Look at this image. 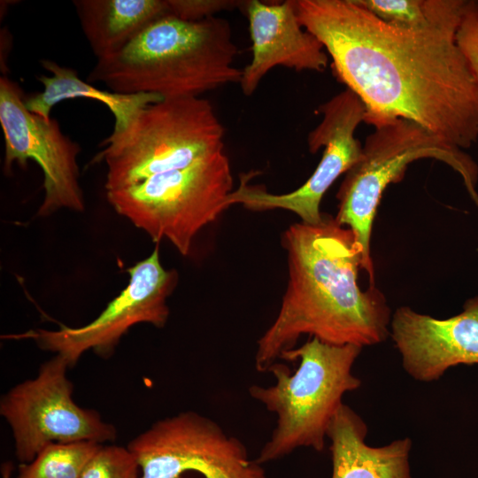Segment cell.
I'll use <instances>...</instances> for the list:
<instances>
[{
    "instance_id": "obj_15",
    "label": "cell",
    "mask_w": 478,
    "mask_h": 478,
    "mask_svg": "<svg viewBox=\"0 0 478 478\" xmlns=\"http://www.w3.org/2000/svg\"><path fill=\"white\" fill-rule=\"evenodd\" d=\"M367 433L362 417L343 404L328 431L331 478H413L410 465L411 438L372 446L366 442Z\"/></svg>"
},
{
    "instance_id": "obj_23",
    "label": "cell",
    "mask_w": 478,
    "mask_h": 478,
    "mask_svg": "<svg viewBox=\"0 0 478 478\" xmlns=\"http://www.w3.org/2000/svg\"><path fill=\"white\" fill-rule=\"evenodd\" d=\"M13 470L12 462L7 461L2 465L1 474L2 478H11Z\"/></svg>"
},
{
    "instance_id": "obj_8",
    "label": "cell",
    "mask_w": 478,
    "mask_h": 478,
    "mask_svg": "<svg viewBox=\"0 0 478 478\" xmlns=\"http://www.w3.org/2000/svg\"><path fill=\"white\" fill-rule=\"evenodd\" d=\"M68 368L65 358L55 354L42 364L35 378L19 382L1 397L0 414L12 429L20 464L33 461L51 443L115 441L112 424L73 401Z\"/></svg>"
},
{
    "instance_id": "obj_3",
    "label": "cell",
    "mask_w": 478,
    "mask_h": 478,
    "mask_svg": "<svg viewBox=\"0 0 478 478\" xmlns=\"http://www.w3.org/2000/svg\"><path fill=\"white\" fill-rule=\"evenodd\" d=\"M238 48L229 22L213 16L187 21L166 14L120 51L97 59L87 76L120 94L150 93L163 99L199 96L240 83Z\"/></svg>"
},
{
    "instance_id": "obj_12",
    "label": "cell",
    "mask_w": 478,
    "mask_h": 478,
    "mask_svg": "<svg viewBox=\"0 0 478 478\" xmlns=\"http://www.w3.org/2000/svg\"><path fill=\"white\" fill-rule=\"evenodd\" d=\"M18 83L0 78V125L4 137V170L12 174L14 163L24 168L35 160L43 173L44 197L40 217L58 210L81 212L85 200L79 183L78 143L63 134L58 122L29 112Z\"/></svg>"
},
{
    "instance_id": "obj_22",
    "label": "cell",
    "mask_w": 478,
    "mask_h": 478,
    "mask_svg": "<svg viewBox=\"0 0 478 478\" xmlns=\"http://www.w3.org/2000/svg\"><path fill=\"white\" fill-rule=\"evenodd\" d=\"M456 41L478 81V2L466 12L456 35Z\"/></svg>"
},
{
    "instance_id": "obj_17",
    "label": "cell",
    "mask_w": 478,
    "mask_h": 478,
    "mask_svg": "<svg viewBox=\"0 0 478 478\" xmlns=\"http://www.w3.org/2000/svg\"><path fill=\"white\" fill-rule=\"evenodd\" d=\"M40 63L51 76H38L37 80L42 84L43 90L24 97V102L29 112L46 120L51 119V109L63 100L89 98L104 104L112 112L115 120L112 135H118L128 127L143 108L163 100L156 94H120L99 89L81 80L73 68L59 66L50 59H41Z\"/></svg>"
},
{
    "instance_id": "obj_16",
    "label": "cell",
    "mask_w": 478,
    "mask_h": 478,
    "mask_svg": "<svg viewBox=\"0 0 478 478\" xmlns=\"http://www.w3.org/2000/svg\"><path fill=\"white\" fill-rule=\"evenodd\" d=\"M73 4L97 59L120 51L150 23L169 14L166 0H74Z\"/></svg>"
},
{
    "instance_id": "obj_18",
    "label": "cell",
    "mask_w": 478,
    "mask_h": 478,
    "mask_svg": "<svg viewBox=\"0 0 478 478\" xmlns=\"http://www.w3.org/2000/svg\"><path fill=\"white\" fill-rule=\"evenodd\" d=\"M384 23L410 31H458L473 0H357Z\"/></svg>"
},
{
    "instance_id": "obj_9",
    "label": "cell",
    "mask_w": 478,
    "mask_h": 478,
    "mask_svg": "<svg viewBox=\"0 0 478 478\" xmlns=\"http://www.w3.org/2000/svg\"><path fill=\"white\" fill-rule=\"evenodd\" d=\"M127 447L140 466V478H180L188 471L204 478H267L242 441L194 411L154 422Z\"/></svg>"
},
{
    "instance_id": "obj_20",
    "label": "cell",
    "mask_w": 478,
    "mask_h": 478,
    "mask_svg": "<svg viewBox=\"0 0 478 478\" xmlns=\"http://www.w3.org/2000/svg\"><path fill=\"white\" fill-rule=\"evenodd\" d=\"M135 456L120 445H103L83 470L81 478H138Z\"/></svg>"
},
{
    "instance_id": "obj_1",
    "label": "cell",
    "mask_w": 478,
    "mask_h": 478,
    "mask_svg": "<svg viewBox=\"0 0 478 478\" xmlns=\"http://www.w3.org/2000/svg\"><path fill=\"white\" fill-rule=\"evenodd\" d=\"M301 25L323 45L338 81L374 127L404 119L464 150L478 140V81L458 31L391 27L357 0H294Z\"/></svg>"
},
{
    "instance_id": "obj_21",
    "label": "cell",
    "mask_w": 478,
    "mask_h": 478,
    "mask_svg": "<svg viewBox=\"0 0 478 478\" xmlns=\"http://www.w3.org/2000/svg\"><path fill=\"white\" fill-rule=\"evenodd\" d=\"M169 14L187 21H198L216 16L221 11L243 6L246 1L166 0Z\"/></svg>"
},
{
    "instance_id": "obj_11",
    "label": "cell",
    "mask_w": 478,
    "mask_h": 478,
    "mask_svg": "<svg viewBox=\"0 0 478 478\" xmlns=\"http://www.w3.org/2000/svg\"><path fill=\"white\" fill-rule=\"evenodd\" d=\"M318 112L322 115L318 126L309 132L307 145L311 153L324 148L321 159L309 179L287 194H271L265 188L248 183L251 174L241 178L240 185L227 197V205L241 204L251 211L276 208L297 214L302 222L316 225L323 220L320 212L321 199L343 173H346L361 158L362 145L355 131L365 120V107L350 89L340 92Z\"/></svg>"
},
{
    "instance_id": "obj_14",
    "label": "cell",
    "mask_w": 478,
    "mask_h": 478,
    "mask_svg": "<svg viewBox=\"0 0 478 478\" xmlns=\"http://www.w3.org/2000/svg\"><path fill=\"white\" fill-rule=\"evenodd\" d=\"M252 58L242 70L240 87L251 96L263 77L281 66L296 71L323 72L328 55L322 43L299 22L294 0L246 1Z\"/></svg>"
},
{
    "instance_id": "obj_19",
    "label": "cell",
    "mask_w": 478,
    "mask_h": 478,
    "mask_svg": "<svg viewBox=\"0 0 478 478\" xmlns=\"http://www.w3.org/2000/svg\"><path fill=\"white\" fill-rule=\"evenodd\" d=\"M103 445L93 441L51 443L33 461L19 464L17 478H81Z\"/></svg>"
},
{
    "instance_id": "obj_4",
    "label": "cell",
    "mask_w": 478,
    "mask_h": 478,
    "mask_svg": "<svg viewBox=\"0 0 478 478\" xmlns=\"http://www.w3.org/2000/svg\"><path fill=\"white\" fill-rule=\"evenodd\" d=\"M361 351L357 345H333L312 337L281 356L288 362L299 361L293 374L277 361L267 371L275 377L274 385L249 388L250 396L277 416L276 427L255 459L258 464L280 459L298 448L324 450L343 397L361 386L353 373Z\"/></svg>"
},
{
    "instance_id": "obj_10",
    "label": "cell",
    "mask_w": 478,
    "mask_h": 478,
    "mask_svg": "<svg viewBox=\"0 0 478 478\" xmlns=\"http://www.w3.org/2000/svg\"><path fill=\"white\" fill-rule=\"evenodd\" d=\"M127 273V285L89 323L76 328L61 324L57 330H29L16 338L33 340L40 349L61 356L73 367L89 350L101 358H110L121 337L136 324L163 328L169 317L166 300L178 281L176 271L163 267L157 245Z\"/></svg>"
},
{
    "instance_id": "obj_7",
    "label": "cell",
    "mask_w": 478,
    "mask_h": 478,
    "mask_svg": "<svg viewBox=\"0 0 478 478\" xmlns=\"http://www.w3.org/2000/svg\"><path fill=\"white\" fill-rule=\"evenodd\" d=\"M233 184L222 150L185 168L107 190L106 197L116 212L154 242L166 239L186 256L197 233L228 207Z\"/></svg>"
},
{
    "instance_id": "obj_6",
    "label": "cell",
    "mask_w": 478,
    "mask_h": 478,
    "mask_svg": "<svg viewBox=\"0 0 478 478\" xmlns=\"http://www.w3.org/2000/svg\"><path fill=\"white\" fill-rule=\"evenodd\" d=\"M439 160L456 171L478 206V166L464 150L454 149L417 124L396 119L374 127L362 145L360 159L346 173L337 192L336 221L355 235L362 253V269L374 285L370 255L372 227L382 196L400 181L412 162Z\"/></svg>"
},
{
    "instance_id": "obj_13",
    "label": "cell",
    "mask_w": 478,
    "mask_h": 478,
    "mask_svg": "<svg viewBox=\"0 0 478 478\" xmlns=\"http://www.w3.org/2000/svg\"><path fill=\"white\" fill-rule=\"evenodd\" d=\"M389 335L406 374L420 382L439 380L451 367L478 364V296L447 319L398 307Z\"/></svg>"
},
{
    "instance_id": "obj_2",
    "label": "cell",
    "mask_w": 478,
    "mask_h": 478,
    "mask_svg": "<svg viewBox=\"0 0 478 478\" xmlns=\"http://www.w3.org/2000/svg\"><path fill=\"white\" fill-rule=\"evenodd\" d=\"M282 244L289 282L275 320L258 340V372H267L304 335L361 348L387 339L390 308L374 285L366 290L358 286L362 253L350 228L324 216L320 224L291 225Z\"/></svg>"
},
{
    "instance_id": "obj_5",
    "label": "cell",
    "mask_w": 478,
    "mask_h": 478,
    "mask_svg": "<svg viewBox=\"0 0 478 478\" xmlns=\"http://www.w3.org/2000/svg\"><path fill=\"white\" fill-rule=\"evenodd\" d=\"M224 134L206 99L189 96L150 104L124 131L103 142L96 161L106 165L105 190L129 187L222 151Z\"/></svg>"
}]
</instances>
